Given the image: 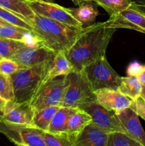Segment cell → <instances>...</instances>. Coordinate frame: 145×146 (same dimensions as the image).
Instances as JSON below:
<instances>
[{"instance_id":"9","label":"cell","mask_w":145,"mask_h":146,"mask_svg":"<svg viewBox=\"0 0 145 146\" xmlns=\"http://www.w3.org/2000/svg\"><path fill=\"white\" fill-rule=\"evenodd\" d=\"M80 109L88 113L92 118V123L107 133L114 132L126 133L125 127L116 112L106 109L97 101L88 104Z\"/></svg>"},{"instance_id":"39","label":"cell","mask_w":145,"mask_h":146,"mask_svg":"<svg viewBox=\"0 0 145 146\" xmlns=\"http://www.w3.org/2000/svg\"><path fill=\"white\" fill-rule=\"evenodd\" d=\"M40 1H47V2H54L55 0H40Z\"/></svg>"},{"instance_id":"29","label":"cell","mask_w":145,"mask_h":146,"mask_svg":"<svg viewBox=\"0 0 145 146\" xmlns=\"http://www.w3.org/2000/svg\"><path fill=\"white\" fill-rule=\"evenodd\" d=\"M0 96L6 101H14V94L11 77L0 72Z\"/></svg>"},{"instance_id":"31","label":"cell","mask_w":145,"mask_h":146,"mask_svg":"<svg viewBox=\"0 0 145 146\" xmlns=\"http://www.w3.org/2000/svg\"><path fill=\"white\" fill-rule=\"evenodd\" d=\"M130 108L137 114L139 117H141L145 121V99L139 96L136 99L133 100Z\"/></svg>"},{"instance_id":"16","label":"cell","mask_w":145,"mask_h":146,"mask_svg":"<svg viewBox=\"0 0 145 146\" xmlns=\"http://www.w3.org/2000/svg\"><path fill=\"white\" fill-rule=\"evenodd\" d=\"M98 4L93 1H85L77 8H66L67 11L83 28L94 24L98 15Z\"/></svg>"},{"instance_id":"35","label":"cell","mask_w":145,"mask_h":146,"mask_svg":"<svg viewBox=\"0 0 145 146\" xmlns=\"http://www.w3.org/2000/svg\"><path fill=\"white\" fill-rule=\"evenodd\" d=\"M131 2L145 10V0H130Z\"/></svg>"},{"instance_id":"13","label":"cell","mask_w":145,"mask_h":146,"mask_svg":"<svg viewBox=\"0 0 145 146\" xmlns=\"http://www.w3.org/2000/svg\"><path fill=\"white\" fill-rule=\"evenodd\" d=\"M96 101L109 111L118 112L129 108L132 100L121 94L118 90L112 88H102L95 92Z\"/></svg>"},{"instance_id":"2","label":"cell","mask_w":145,"mask_h":146,"mask_svg":"<svg viewBox=\"0 0 145 146\" xmlns=\"http://www.w3.org/2000/svg\"><path fill=\"white\" fill-rule=\"evenodd\" d=\"M31 24L38 42L55 54L68 51L85 29L66 25L38 14L34 15Z\"/></svg>"},{"instance_id":"14","label":"cell","mask_w":145,"mask_h":146,"mask_svg":"<svg viewBox=\"0 0 145 146\" xmlns=\"http://www.w3.org/2000/svg\"><path fill=\"white\" fill-rule=\"evenodd\" d=\"M109 134L92 122L77 134L73 146H107Z\"/></svg>"},{"instance_id":"41","label":"cell","mask_w":145,"mask_h":146,"mask_svg":"<svg viewBox=\"0 0 145 146\" xmlns=\"http://www.w3.org/2000/svg\"><path fill=\"white\" fill-rule=\"evenodd\" d=\"M1 58H2V56H1V55H0V60H1Z\"/></svg>"},{"instance_id":"11","label":"cell","mask_w":145,"mask_h":146,"mask_svg":"<svg viewBox=\"0 0 145 146\" xmlns=\"http://www.w3.org/2000/svg\"><path fill=\"white\" fill-rule=\"evenodd\" d=\"M55 55V53L47 48L41 43H38L36 45L28 46L21 48L14 54L10 59L24 68H30L53 58Z\"/></svg>"},{"instance_id":"18","label":"cell","mask_w":145,"mask_h":146,"mask_svg":"<svg viewBox=\"0 0 145 146\" xmlns=\"http://www.w3.org/2000/svg\"><path fill=\"white\" fill-rule=\"evenodd\" d=\"M28 0H0V7L14 13L31 24L35 14L28 5Z\"/></svg>"},{"instance_id":"24","label":"cell","mask_w":145,"mask_h":146,"mask_svg":"<svg viewBox=\"0 0 145 146\" xmlns=\"http://www.w3.org/2000/svg\"><path fill=\"white\" fill-rule=\"evenodd\" d=\"M92 122V119L90 115L84 110L79 108L70 118L65 132L78 134Z\"/></svg>"},{"instance_id":"22","label":"cell","mask_w":145,"mask_h":146,"mask_svg":"<svg viewBox=\"0 0 145 146\" xmlns=\"http://www.w3.org/2000/svg\"><path fill=\"white\" fill-rule=\"evenodd\" d=\"M142 85L138 78L134 76L122 77L121 83L117 90L122 94L128 97L132 101L141 96Z\"/></svg>"},{"instance_id":"26","label":"cell","mask_w":145,"mask_h":146,"mask_svg":"<svg viewBox=\"0 0 145 146\" xmlns=\"http://www.w3.org/2000/svg\"><path fill=\"white\" fill-rule=\"evenodd\" d=\"M102 7L109 15L117 14L127 9L132 4L130 0H92Z\"/></svg>"},{"instance_id":"33","label":"cell","mask_w":145,"mask_h":146,"mask_svg":"<svg viewBox=\"0 0 145 146\" xmlns=\"http://www.w3.org/2000/svg\"><path fill=\"white\" fill-rule=\"evenodd\" d=\"M136 77H137L139 81L142 84V86H145V65H142V68L139 71V74H137Z\"/></svg>"},{"instance_id":"38","label":"cell","mask_w":145,"mask_h":146,"mask_svg":"<svg viewBox=\"0 0 145 146\" xmlns=\"http://www.w3.org/2000/svg\"><path fill=\"white\" fill-rule=\"evenodd\" d=\"M9 24V23L6 22V21H4L2 19L0 18V25H4V24Z\"/></svg>"},{"instance_id":"3","label":"cell","mask_w":145,"mask_h":146,"mask_svg":"<svg viewBox=\"0 0 145 146\" xmlns=\"http://www.w3.org/2000/svg\"><path fill=\"white\" fill-rule=\"evenodd\" d=\"M53 58L33 67L21 68L10 76L16 102H30L45 81Z\"/></svg>"},{"instance_id":"32","label":"cell","mask_w":145,"mask_h":146,"mask_svg":"<svg viewBox=\"0 0 145 146\" xmlns=\"http://www.w3.org/2000/svg\"><path fill=\"white\" fill-rule=\"evenodd\" d=\"M142 65L136 62H134L131 64L127 68L128 76H136L137 74H139V71L141 70V68H142Z\"/></svg>"},{"instance_id":"23","label":"cell","mask_w":145,"mask_h":146,"mask_svg":"<svg viewBox=\"0 0 145 146\" xmlns=\"http://www.w3.org/2000/svg\"><path fill=\"white\" fill-rule=\"evenodd\" d=\"M77 134L67 132L50 133L43 131L42 137L46 146H73Z\"/></svg>"},{"instance_id":"6","label":"cell","mask_w":145,"mask_h":146,"mask_svg":"<svg viewBox=\"0 0 145 146\" xmlns=\"http://www.w3.org/2000/svg\"><path fill=\"white\" fill-rule=\"evenodd\" d=\"M94 91L102 88L117 90L122 77L108 63L106 56H103L88 64L82 69Z\"/></svg>"},{"instance_id":"21","label":"cell","mask_w":145,"mask_h":146,"mask_svg":"<svg viewBox=\"0 0 145 146\" xmlns=\"http://www.w3.org/2000/svg\"><path fill=\"white\" fill-rule=\"evenodd\" d=\"M60 107L61 106H53L35 112L29 125L38 128L41 131H47L54 115L58 111Z\"/></svg>"},{"instance_id":"42","label":"cell","mask_w":145,"mask_h":146,"mask_svg":"<svg viewBox=\"0 0 145 146\" xmlns=\"http://www.w3.org/2000/svg\"><path fill=\"white\" fill-rule=\"evenodd\" d=\"M28 1H34V0H28Z\"/></svg>"},{"instance_id":"25","label":"cell","mask_w":145,"mask_h":146,"mask_svg":"<svg viewBox=\"0 0 145 146\" xmlns=\"http://www.w3.org/2000/svg\"><path fill=\"white\" fill-rule=\"evenodd\" d=\"M28 46V43L10 38H0V55L2 58H10L20 49Z\"/></svg>"},{"instance_id":"12","label":"cell","mask_w":145,"mask_h":146,"mask_svg":"<svg viewBox=\"0 0 145 146\" xmlns=\"http://www.w3.org/2000/svg\"><path fill=\"white\" fill-rule=\"evenodd\" d=\"M34 113L35 111L28 102L18 103L14 100L9 101L1 119L18 125H30Z\"/></svg>"},{"instance_id":"8","label":"cell","mask_w":145,"mask_h":146,"mask_svg":"<svg viewBox=\"0 0 145 146\" xmlns=\"http://www.w3.org/2000/svg\"><path fill=\"white\" fill-rule=\"evenodd\" d=\"M105 23L115 29H129L145 34V10L132 3L126 9L111 15Z\"/></svg>"},{"instance_id":"1","label":"cell","mask_w":145,"mask_h":146,"mask_svg":"<svg viewBox=\"0 0 145 146\" xmlns=\"http://www.w3.org/2000/svg\"><path fill=\"white\" fill-rule=\"evenodd\" d=\"M115 29L105 22L94 23L85 27L73 45L65 53L75 71H81L88 64L105 56L107 48Z\"/></svg>"},{"instance_id":"30","label":"cell","mask_w":145,"mask_h":146,"mask_svg":"<svg viewBox=\"0 0 145 146\" xmlns=\"http://www.w3.org/2000/svg\"><path fill=\"white\" fill-rule=\"evenodd\" d=\"M24 68L10 58H3L0 60V72L7 76H11L18 70Z\"/></svg>"},{"instance_id":"17","label":"cell","mask_w":145,"mask_h":146,"mask_svg":"<svg viewBox=\"0 0 145 146\" xmlns=\"http://www.w3.org/2000/svg\"><path fill=\"white\" fill-rule=\"evenodd\" d=\"M0 38L22 41L31 46L39 43L31 31L10 24L0 25Z\"/></svg>"},{"instance_id":"40","label":"cell","mask_w":145,"mask_h":146,"mask_svg":"<svg viewBox=\"0 0 145 146\" xmlns=\"http://www.w3.org/2000/svg\"><path fill=\"white\" fill-rule=\"evenodd\" d=\"M15 145L16 146H28L26 145H24V144H21V143H16Z\"/></svg>"},{"instance_id":"28","label":"cell","mask_w":145,"mask_h":146,"mask_svg":"<svg viewBox=\"0 0 145 146\" xmlns=\"http://www.w3.org/2000/svg\"><path fill=\"white\" fill-rule=\"evenodd\" d=\"M0 18L2 19L4 21L9 24L23 27V28L27 29L32 31V27L30 23L20 17L19 16L16 15L14 13L5 9L2 7H0Z\"/></svg>"},{"instance_id":"27","label":"cell","mask_w":145,"mask_h":146,"mask_svg":"<svg viewBox=\"0 0 145 146\" xmlns=\"http://www.w3.org/2000/svg\"><path fill=\"white\" fill-rule=\"evenodd\" d=\"M107 146H143L126 133L114 132L109 134Z\"/></svg>"},{"instance_id":"4","label":"cell","mask_w":145,"mask_h":146,"mask_svg":"<svg viewBox=\"0 0 145 146\" xmlns=\"http://www.w3.org/2000/svg\"><path fill=\"white\" fill-rule=\"evenodd\" d=\"M68 86L64 95L62 106L82 108L96 102V96L83 71H72L66 75Z\"/></svg>"},{"instance_id":"5","label":"cell","mask_w":145,"mask_h":146,"mask_svg":"<svg viewBox=\"0 0 145 146\" xmlns=\"http://www.w3.org/2000/svg\"><path fill=\"white\" fill-rule=\"evenodd\" d=\"M68 86L66 76L47 80L42 84L29 104L35 112L47 107L62 106L64 95Z\"/></svg>"},{"instance_id":"37","label":"cell","mask_w":145,"mask_h":146,"mask_svg":"<svg viewBox=\"0 0 145 146\" xmlns=\"http://www.w3.org/2000/svg\"><path fill=\"white\" fill-rule=\"evenodd\" d=\"M141 96L143 97L145 99V86H142V92H141Z\"/></svg>"},{"instance_id":"19","label":"cell","mask_w":145,"mask_h":146,"mask_svg":"<svg viewBox=\"0 0 145 146\" xmlns=\"http://www.w3.org/2000/svg\"><path fill=\"white\" fill-rule=\"evenodd\" d=\"M78 109L79 108L71 107H60L54 115L47 131L53 133L65 132L70 118Z\"/></svg>"},{"instance_id":"36","label":"cell","mask_w":145,"mask_h":146,"mask_svg":"<svg viewBox=\"0 0 145 146\" xmlns=\"http://www.w3.org/2000/svg\"><path fill=\"white\" fill-rule=\"evenodd\" d=\"M74 2V4H76V5H80V4H82V3L85 2V1H92V0H72Z\"/></svg>"},{"instance_id":"10","label":"cell","mask_w":145,"mask_h":146,"mask_svg":"<svg viewBox=\"0 0 145 146\" xmlns=\"http://www.w3.org/2000/svg\"><path fill=\"white\" fill-rule=\"evenodd\" d=\"M28 2L35 14L45 17L71 27L83 28L82 25L71 16L65 7L54 2H47L40 0L28 1Z\"/></svg>"},{"instance_id":"34","label":"cell","mask_w":145,"mask_h":146,"mask_svg":"<svg viewBox=\"0 0 145 146\" xmlns=\"http://www.w3.org/2000/svg\"><path fill=\"white\" fill-rule=\"evenodd\" d=\"M7 101H6L5 99L1 98L0 96V119L2 118L3 115L4 114V111H5L6 106H7Z\"/></svg>"},{"instance_id":"15","label":"cell","mask_w":145,"mask_h":146,"mask_svg":"<svg viewBox=\"0 0 145 146\" xmlns=\"http://www.w3.org/2000/svg\"><path fill=\"white\" fill-rule=\"evenodd\" d=\"M116 113L125 127L127 135L145 146V132L137 114L130 107L116 112Z\"/></svg>"},{"instance_id":"7","label":"cell","mask_w":145,"mask_h":146,"mask_svg":"<svg viewBox=\"0 0 145 146\" xmlns=\"http://www.w3.org/2000/svg\"><path fill=\"white\" fill-rule=\"evenodd\" d=\"M43 131L29 125H18L0 119V133L14 144L46 146L42 137Z\"/></svg>"},{"instance_id":"20","label":"cell","mask_w":145,"mask_h":146,"mask_svg":"<svg viewBox=\"0 0 145 146\" xmlns=\"http://www.w3.org/2000/svg\"><path fill=\"white\" fill-rule=\"evenodd\" d=\"M74 71L73 66L64 52L56 53L47 74L45 81L61 76H66Z\"/></svg>"}]
</instances>
